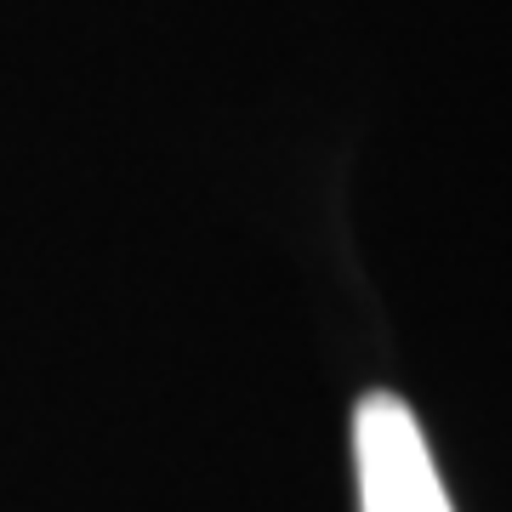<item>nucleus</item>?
<instances>
[{
    "instance_id": "nucleus-1",
    "label": "nucleus",
    "mask_w": 512,
    "mask_h": 512,
    "mask_svg": "<svg viewBox=\"0 0 512 512\" xmlns=\"http://www.w3.org/2000/svg\"><path fill=\"white\" fill-rule=\"evenodd\" d=\"M353 473H359V512H450L421 421L410 416V404L387 393L353 410Z\"/></svg>"
}]
</instances>
